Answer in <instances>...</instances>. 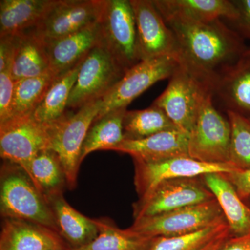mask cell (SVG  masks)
I'll list each match as a JSON object with an SVG mask.
<instances>
[{"instance_id":"cell-3","label":"cell","mask_w":250,"mask_h":250,"mask_svg":"<svg viewBox=\"0 0 250 250\" xmlns=\"http://www.w3.org/2000/svg\"><path fill=\"white\" fill-rule=\"evenodd\" d=\"M100 42L125 72L141 62L130 0H104L98 21Z\"/></svg>"},{"instance_id":"cell-23","label":"cell","mask_w":250,"mask_h":250,"mask_svg":"<svg viewBox=\"0 0 250 250\" xmlns=\"http://www.w3.org/2000/svg\"><path fill=\"white\" fill-rule=\"evenodd\" d=\"M126 111V108L113 110L94 121L82 147L81 163L90 153L111 150L124 141L123 120Z\"/></svg>"},{"instance_id":"cell-36","label":"cell","mask_w":250,"mask_h":250,"mask_svg":"<svg viewBox=\"0 0 250 250\" xmlns=\"http://www.w3.org/2000/svg\"><path fill=\"white\" fill-rule=\"evenodd\" d=\"M220 250H250V232L241 236L230 235Z\"/></svg>"},{"instance_id":"cell-38","label":"cell","mask_w":250,"mask_h":250,"mask_svg":"<svg viewBox=\"0 0 250 250\" xmlns=\"http://www.w3.org/2000/svg\"><path fill=\"white\" fill-rule=\"evenodd\" d=\"M248 120H249L250 123V118H248Z\"/></svg>"},{"instance_id":"cell-6","label":"cell","mask_w":250,"mask_h":250,"mask_svg":"<svg viewBox=\"0 0 250 250\" xmlns=\"http://www.w3.org/2000/svg\"><path fill=\"white\" fill-rule=\"evenodd\" d=\"M102 106L103 99L85 105L75 113L66 112L56 121L51 149L60 158L70 190L77 187V175L82 164V147Z\"/></svg>"},{"instance_id":"cell-10","label":"cell","mask_w":250,"mask_h":250,"mask_svg":"<svg viewBox=\"0 0 250 250\" xmlns=\"http://www.w3.org/2000/svg\"><path fill=\"white\" fill-rule=\"evenodd\" d=\"M199 177L169 179L158 184L133 204L135 220L162 214L214 199V195Z\"/></svg>"},{"instance_id":"cell-27","label":"cell","mask_w":250,"mask_h":250,"mask_svg":"<svg viewBox=\"0 0 250 250\" xmlns=\"http://www.w3.org/2000/svg\"><path fill=\"white\" fill-rule=\"evenodd\" d=\"M179 129L155 105L143 110L126 111L123 120L125 140L146 139L162 131Z\"/></svg>"},{"instance_id":"cell-26","label":"cell","mask_w":250,"mask_h":250,"mask_svg":"<svg viewBox=\"0 0 250 250\" xmlns=\"http://www.w3.org/2000/svg\"><path fill=\"white\" fill-rule=\"evenodd\" d=\"M82 62L70 71L54 79L43 100L33 113L36 121L44 123H53L65 115Z\"/></svg>"},{"instance_id":"cell-13","label":"cell","mask_w":250,"mask_h":250,"mask_svg":"<svg viewBox=\"0 0 250 250\" xmlns=\"http://www.w3.org/2000/svg\"><path fill=\"white\" fill-rule=\"evenodd\" d=\"M134 162V184L139 197L152 190L158 184L169 179L199 177L208 173L228 174L238 170L231 164H208L195 160L190 156L156 162Z\"/></svg>"},{"instance_id":"cell-28","label":"cell","mask_w":250,"mask_h":250,"mask_svg":"<svg viewBox=\"0 0 250 250\" xmlns=\"http://www.w3.org/2000/svg\"><path fill=\"white\" fill-rule=\"evenodd\" d=\"M55 78L53 74L49 72L42 76L16 81L9 120L32 115Z\"/></svg>"},{"instance_id":"cell-34","label":"cell","mask_w":250,"mask_h":250,"mask_svg":"<svg viewBox=\"0 0 250 250\" xmlns=\"http://www.w3.org/2000/svg\"><path fill=\"white\" fill-rule=\"evenodd\" d=\"M18 34L0 36V72L11 70Z\"/></svg>"},{"instance_id":"cell-1","label":"cell","mask_w":250,"mask_h":250,"mask_svg":"<svg viewBox=\"0 0 250 250\" xmlns=\"http://www.w3.org/2000/svg\"><path fill=\"white\" fill-rule=\"evenodd\" d=\"M173 32L182 62L213 88L215 81L248 49L244 39L222 20L202 22L171 7L166 0H153Z\"/></svg>"},{"instance_id":"cell-15","label":"cell","mask_w":250,"mask_h":250,"mask_svg":"<svg viewBox=\"0 0 250 250\" xmlns=\"http://www.w3.org/2000/svg\"><path fill=\"white\" fill-rule=\"evenodd\" d=\"M212 92L225 111L250 118V48L218 77Z\"/></svg>"},{"instance_id":"cell-11","label":"cell","mask_w":250,"mask_h":250,"mask_svg":"<svg viewBox=\"0 0 250 250\" xmlns=\"http://www.w3.org/2000/svg\"><path fill=\"white\" fill-rule=\"evenodd\" d=\"M168 56L141 61L127 70L121 80L103 98L101 111L95 120L113 110L126 108L133 100L152 85L170 78L179 65Z\"/></svg>"},{"instance_id":"cell-31","label":"cell","mask_w":250,"mask_h":250,"mask_svg":"<svg viewBox=\"0 0 250 250\" xmlns=\"http://www.w3.org/2000/svg\"><path fill=\"white\" fill-rule=\"evenodd\" d=\"M229 228L225 221L183 236L154 237L147 250H197Z\"/></svg>"},{"instance_id":"cell-20","label":"cell","mask_w":250,"mask_h":250,"mask_svg":"<svg viewBox=\"0 0 250 250\" xmlns=\"http://www.w3.org/2000/svg\"><path fill=\"white\" fill-rule=\"evenodd\" d=\"M201 178L221 207L230 235L241 236L250 232V208L243 203L225 174H206Z\"/></svg>"},{"instance_id":"cell-9","label":"cell","mask_w":250,"mask_h":250,"mask_svg":"<svg viewBox=\"0 0 250 250\" xmlns=\"http://www.w3.org/2000/svg\"><path fill=\"white\" fill-rule=\"evenodd\" d=\"M125 71L103 46L98 44L81 65L67 108L79 110L101 100L124 76Z\"/></svg>"},{"instance_id":"cell-25","label":"cell","mask_w":250,"mask_h":250,"mask_svg":"<svg viewBox=\"0 0 250 250\" xmlns=\"http://www.w3.org/2000/svg\"><path fill=\"white\" fill-rule=\"evenodd\" d=\"M99 229L98 236L89 244L67 250H147L152 238L121 229L108 218L93 219Z\"/></svg>"},{"instance_id":"cell-30","label":"cell","mask_w":250,"mask_h":250,"mask_svg":"<svg viewBox=\"0 0 250 250\" xmlns=\"http://www.w3.org/2000/svg\"><path fill=\"white\" fill-rule=\"evenodd\" d=\"M231 125L229 164L238 170L250 169V123L246 117L226 111Z\"/></svg>"},{"instance_id":"cell-5","label":"cell","mask_w":250,"mask_h":250,"mask_svg":"<svg viewBox=\"0 0 250 250\" xmlns=\"http://www.w3.org/2000/svg\"><path fill=\"white\" fill-rule=\"evenodd\" d=\"M227 221L216 199L167 213L135 220L128 228L147 238L183 236Z\"/></svg>"},{"instance_id":"cell-12","label":"cell","mask_w":250,"mask_h":250,"mask_svg":"<svg viewBox=\"0 0 250 250\" xmlns=\"http://www.w3.org/2000/svg\"><path fill=\"white\" fill-rule=\"evenodd\" d=\"M136 21L141 61L168 56L182 62L177 39L153 0H130Z\"/></svg>"},{"instance_id":"cell-22","label":"cell","mask_w":250,"mask_h":250,"mask_svg":"<svg viewBox=\"0 0 250 250\" xmlns=\"http://www.w3.org/2000/svg\"><path fill=\"white\" fill-rule=\"evenodd\" d=\"M50 72L45 41L33 30L18 34L11 74L15 82L40 77Z\"/></svg>"},{"instance_id":"cell-7","label":"cell","mask_w":250,"mask_h":250,"mask_svg":"<svg viewBox=\"0 0 250 250\" xmlns=\"http://www.w3.org/2000/svg\"><path fill=\"white\" fill-rule=\"evenodd\" d=\"M231 125L215 106L213 92L206 96L189 134L188 155L208 164H229Z\"/></svg>"},{"instance_id":"cell-19","label":"cell","mask_w":250,"mask_h":250,"mask_svg":"<svg viewBox=\"0 0 250 250\" xmlns=\"http://www.w3.org/2000/svg\"><path fill=\"white\" fill-rule=\"evenodd\" d=\"M53 213L58 233L65 241L69 249L89 244L99 233L93 219L85 216L70 205L63 193L47 198Z\"/></svg>"},{"instance_id":"cell-18","label":"cell","mask_w":250,"mask_h":250,"mask_svg":"<svg viewBox=\"0 0 250 250\" xmlns=\"http://www.w3.org/2000/svg\"><path fill=\"white\" fill-rule=\"evenodd\" d=\"M99 42L98 22L62 39L45 42L50 72L57 77L70 71L83 62Z\"/></svg>"},{"instance_id":"cell-29","label":"cell","mask_w":250,"mask_h":250,"mask_svg":"<svg viewBox=\"0 0 250 250\" xmlns=\"http://www.w3.org/2000/svg\"><path fill=\"white\" fill-rule=\"evenodd\" d=\"M173 9L197 21L213 22L217 20L236 21L239 11L233 1L229 0H166Z\"/></svg>"},{"instance_id":"cell-35","label":"cell","mask_w":250,"mask_h":250,"mask_svg":"<svg viewBox=\"0 0 250 250\" xmlns=\"http://www.w3.org/2000/svg\"><path fill=\"white\" fill-rule=\"evenodd\" d=\"M225 175L232 184L242 200L250 197V169L233 171Z\"/></svg>"},{"instance_id":"cell-32","label":"cell","mask_w":250,"mask_h":250,"mask_svg":"<svg viewBox=\"0 0 250 250\" xmlns=\"http://www.w3.org/2000/svg\"><path fill=\"white\" fill-rule=\"evenodd\" d=\"M15 83L11 70L0 72V124L7 121L11 116Z\"/></svg>"},{"instance_id":"cell-4","label":"cell","mask_w":250,"mask_h":250,"mask_svg":"<svg viewBox=\"0 0 250 250\" xmlns=\"http://www.w3.org/2000/svg\"><path fill=\"white\" fill-rule=\"evenodd\" d=\"M211 86L179 63L169 78L168 84L152 104L161 108L181 131L190 134L202 103Z\"/></svg>"},{"instance_id":"cell-33","label":"cell","mask_w":250,"mask_h":250,"mask_svg":"<svg viewBox=\"0 0 250 250\" xmlns=\"http://www.w3.org/2000/svg\"><path fill=\"white\" fill-rule=\"evenodd\" d=\"M233 2L239 11V17L229 22L243 39L250 41V0H238Z\"/></svg>"},{"instance_id":"cell-17","label":"cell","mask_w":250,"mask_h":250,"mask_svg":"<svg viewBox=\"0 0 250 250\" xmlns=\"http://www.w3.org/2000/svg\"><path fill=\"white\" fill-rule=\"evenodd\" d=\"M189 134L179 129L158 133L146 139L124 140L112 151L129 154L133 160L156 162L189 156Z\"/></svg>"},{"instance_id":"cell-8","label":"cell","mask_w":250,"mask_h":250,"mask_svg":"<svg viewBox=\"0 0 250 250\" xmlns=\"http://www.w3.org/2000/svg\"><path fill=\"white\" fill-rule=\"evenodd\" d=\"M55 122L41 123L30 116L12 118L0 124V156L28 172L39 153L51 149Z\"/></svg>"},{"instance_id":"cell-21","label":"cell","mask_w":250,"mask_h":250,"mask_svg":"<svg viewBox=\"0 0 250 250\" xmlns=\"http://www.w3.org/2000/svg\"><path fill=\"white\" fill-rule=\"evenodd\" d=\"M56 2L57 0H1L0 36L34 29Z\"/></svg>"},{"instance_id":"cell-2","label":"cell","mask_w":250,"mask_h":250,"mask_svg":"<svg viewBox=\"0 0 250 250\" xmlns=\"http://www.w3.org/2000/svg\"><path fill=\"white\" fill-rule=\"evenodd\" d=\"M0 213L3 219L33 222L58 233L46 197L21 166L7 161H4L1 166Z\"/></svg>"},{"instance_id":"cell-14","label":"cell","mask_w":250,"mask_h":250,"mask_svg":"<svg viewBox=\"0 0 250 250\" xmlns=\"http://www.w3.org/2000/svg\"><path fill=\"white\" fill-rule=\"evenodd\" d=\"M104 0H57L31 29L45 42L57 40L98 22Z\"/></svg>"},{"instance_id":"cell-24","label":"cell","mask_w":250,"mask_h":250,"mask_svg":"<svg viewBox=\"0 0 250 250\" xmlns=\"http://www.w3.org/2000/svg\"><path fill=\"white\" fill-rule=\"evenodd\" d=\"M27 174L47 200L49 197L63 193L67 187L62 161L52 149L39 153L31 160Z\"/></svg>"},{"instance_id":"cell-37","label":"cell","mask_w":250,"mask_h":250,"mask_svg":"<svg viewBox=\"0 0 250 250\" xmlns=\"http://www.w3.org/2000/svg\"><path fill=\"white\" fill-rule=\"evenodd\" d=\"M230 236L229 228L213 238L208 243L197 250H220L223 243Z\"/></svg>"},{"instance_id":"cell-16","label":"cell","mask_w":250,"mask_h":250,"mask_svg":"<svg viewBox=\"0 0 250 250\" xmlns=\"http://www.w3.org/2000/svg\"><path fill=\"white\" fill-rule=\"evenodd\" d=\"M69 248L62 237L52 229L27 220L3 219L0 250H67Z\"/></svg>"}]
</instances>
